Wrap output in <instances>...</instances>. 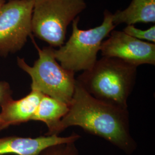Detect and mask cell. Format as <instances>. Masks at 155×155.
I'll use <instances>...</instances> for the list:
<instances>
[{"mask_svg": "<svg viewBox=\"0 0 155 155\" xmlns=\"http://www.w3.org/2000/svg\"><path fill=\"white\" fill-rule=\"evenodd\" d=\"M33 0H9L0 9V56L21 50L32 33Z\"/></svg>", "mask_w": 155, "mask_h": 155, "instance_id": "6", "label": "cell"}, {"mask_svg": "<svg viewBox=\"0 0 155 155\" xmlns=\"http://www.w3.org/2000/svg\"><path fill=\"white\" fill-rule=\"evenodd\" d=\"M126 34L133 37L134 38L141 40H147L155 43V26H152L150 28L146 30H141L134 27L133 25H127L126 28L123 30Z\"/></svg>", "mask_w": 155, "mask_h": 155, "instance_id": "13", "label": "cell"}, {"mask_svg": "<svg viewBox=\"0 0 155 155\" xmlns=\"http://www.w3.org/2000/svg\"></svg>", "mask_w": 155, "mask_h": 155, "instance_id": "16", "label": "cell"}, {"mask_svg": "<svg viewBox=\"0 0 155 155\" xmlns=\"http://www.w3.org/2000/svg\"><path fill=\"white\" fill-rule=\"evenodd\" d=\"M68 110V104L44 95L31 120L41 121L46 124L48 132L45 136H59L58 129L60 123Z\"/></svg>", "mask_w": 155, "mask_h": 155, "instance_id": "10", "label": "cell"}, {"mask_svg": "<svg viewBox=\"0 0 155 155\" xmlns=\"http://www.w3.org/2000/svg\"><path fill=\"white\" fill-rule=\"evenodd\" d=\"M79 20L78 16L72 21V34L66 43L59 49H54L56 60L62 67L74 72L87 71L94 66L104 39L116 27L113 14L107 10L104 12L102 23L95 28L79 29Z\"/></svg>", "mask_w": 155, "mask_h": 155, "instance_id": "3", "label": "cell"}, {"mask_svg": "<svg viewBox=\"0 0 155 155\" xmlns=\"http://www.w3.org/2000/svg\"><path fill=\"white\" fill-rule=\"evenodd\" d=\"M100 51L103 57L117 58L135 66L155 64V43L134 38L123 31H112Z\"/></svg>", "mask_w": 155, "mask_h": 155, "instance_id": "7", "label": "cell"}, {"mask_svg": "<svg viewBox=\"0 0 155 155\" xmlns=\"http://www.w3.org/2000/svg\"><path fill=\"white\" fill-rule=\"evenodd\" d=\"M44 94L31 90L25 97L18 100L12 97L0 104V131L11 125H18L31 121Z\"/></svg>", "mask_w": 155, "mask_h": 155, "instance_id": "9", "label": "cell"}, {"mask_svg": "<svg viewBox=\"0 0 155 155\" xmlns=\"http://www.w3.org/2000/svg\"><path fill=\"white\" fill-rule=\"evenodd\" d=\"M32 33L50 47L64 44L69 24L85 10L84 0H33Z\"/></svg>", "mask_w": 155, "mask_h": 155, "instance_id": "5", "label": "cell"}, {"mask_svg": "<svg viewBox=\"0 0 155 155\" xmlns=\"http://www.w3.org/2000/svg\"><path fill=\"white\" fill-rule=\"evenodd\" d=\"M6 1L5 0H0V9L2 6V5L5 3Z\"/></svg>", "mask_w": 155, "mask_h": 155, "instance_id": "15", "label": "cell"}, {"mask_svg": "<svg viewBox=\"0 0 155 155\" xmlns=\"http://www.w3.org/2000/svg\"><path fill=\"white\" fill-rule=\"evenodd\" d=\"M81 136L73 133L67 137L57 135L40 136L36 138L16 136L0 138V155H40L50 147L59 144L76 143Z\"/></svg>", "mask_w": 155, "mask_h": 155, "instance_id": "8", "label": "cell"}, {"mask_svg": "<svg viewBox=\"0 0 155 155\" xmlns=\"http://www.w3.org/2000/svg\"><path fill=\"white\" fill-rule=\"evenodd\" d=\"M39 58L33 66H30L24 59L17 57V65L31 78V90L55 98L68 104H70L74 92L76 79L75 72L61 66L56 60L54 48L47 47L40 48L34 42Z\"/></svg>", "mask_w": 155, "mask_h": 155, "instance_id": "4", "label": "cell"}, {"mask_svg": "<svg viewBox=\"0 0 155 155\" xmlns=\"http://www.w3.org/2000/svg\"><path fill=\"white\" fill-rule=\"evenodd\" d=\"M75 143H70L50 147L43 150L40 155H79Z\"/></svg>", "mask_w": 155, "mask_h": 155, "instance_id": "12", "label": "cell"}, {"mask_svg": "<svg viewBox=\"0 0 155 155\" xmlns=\"http://www.w3.org/2000/svg\"><path fill=\"white\" fill-rule=\"evenodd\" d=\"M113 22L116 26L121 24L155 23V0H132L127 8L113 14Z\"/></svg>", "mask_w": 155, "mask_h": 155, "instance_id": "11", "label": "cell"}, {"mask_svg": "<svg viewBox=\"0 0 155 155\" xmlns=\"http://www.w3.org/2000/svg\"><path fill=\"white\" fill-rule=\"evenodd\" d=\"M137 68L117 58L102 57L76 80L95 98L127 109V99L135 84Z\"/></svg>", "mask_w": 155, "mask_h": 155, "instance_id": "2", "label": "cell"}, {"mask_svg": "<svg viewBox=\"0 0 155 155\" xmlns=\"http://www.w3.org/2000/svg\"><path fill=\"white\" fill-rule=\"evenodd\" d=\"M12 91L9 83L5 81H0V104L12 97Z\"/></svg>", "mask_w": 155, "mask_h": 155, "instance_id": "14", "label": "cell"}, {"mask_svg": "<svg viewBox=\"0 0 155 155\" xmlns=\"http://www.w3.org/2000/svg\"><path fill=\"white\" fill-rule=\"evenodd\" d=\"M72 126L105 139L127 155H132L137 149L130 133L127 109L95 98L77 80L69 110L61 120L58 134Z\"/></svg>", "mask_w": 155, "mask_h": 155, "instance_id": "1", "label": "cell"}]
</instances>
